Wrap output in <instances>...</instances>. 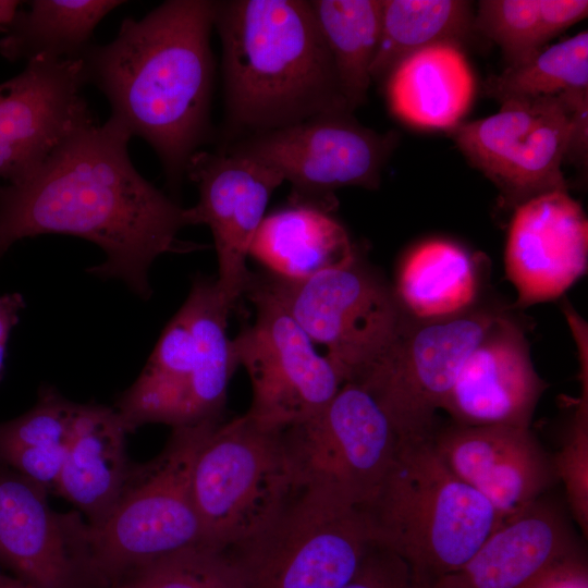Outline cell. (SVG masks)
Returning <instances> with one entry per match:
<instances>
[{"label":"cell","instance_id":"13","mask_svg":"<svg viewBox=\"0 0 588 588\" xmlns=\"http://www.w3.org/2000/svg\"><path fill=\"white\" fill-rule=\"evenodd\" d=\"M246 294L256 318L233 339L238 365L246 369L252 385L245 414L264 427L282 430L320 411L345 381L254 274Z\"/></svg>","mask_w":588,"mask_h":588},{"label":"cell","instance_id":"22","mask_svg":"<svg viewBox=\"0 0 588 588\" xmlns=\"http://www.w3.org/2000/svg\"><path fill=\"white\" fill-rule=\"evenodd\" d=\"M127 434L113 407L78 405L54 494L74 504L93 528L111 514L130 474Z\"/></svg>","mask_w":588,"mask_h":588},{"label":"cell","instance_id":"32","mask_svg":"<svg viewBox=\"0 0 588 588\" xmlns=\"http://www.w3.org/2000/svg\"><path fill=\"white\" fill-rule=\"evenodd\" d=\"M115 579L135 588H246L231 552L203 544L138 565Z\"/></svg>","mask_w":588,"mask_h":588},{"label":"cell","instance_id":"6","mask_svg":"<svg viewBox=\"0 0 588 588\" xmlns=\"http://www.w3.org/2000/svg\"><path fill=\"white\" fill-rule=\"evenodd\" d=\"M221 420L172 428L156 457L132 464L111 514L101 526L87 527L86 577L90 586L201 544L192 476L204 441Z\"/></svg>","mask_w":588,"mask_h":588},{"label":"cell","instance_id":"16","mask_svg":"<svg viewBox=\"0 0 588 588\" xmlns=\"http://www.w3.org/2000/svg\"><path fill=\"white\" fill-rule=\"evenodd\" d=\"M186 175L198 186L199 199L186 208L188 225L209 226L218 257L216 285L233 308L253 279L247 257L275 188L283 182L275 170L229 154L197 151Z\"/></svg>","mask_w":588,"mask_h":588},{"label":"cell","instance_id":"20","mask_svg":"<svg viewBox=\"0 0 588 588\" xmlns=\"http://www.w3.org/2000/svg\"><path fill=\"white\" fill-rule=\"evenodd\" d=\"M546 388L523 327L502 313L465 360L442 409L457 425L530 428Z\"/></svg>","mask_w":588,"mask_h":588},{"label":"cell","instance_id":"2","mask_svg":"<svg viewBox=\"0 0 588 588\" xmlns=\"http://www.w3.org/2000/svg\"><path fill=\"white\" fill-rule=\"evenodd\" d=\"M213 17L215 1H166L81 56L86 84L107 97L111 118L154 148L173 189L210 130Z\"/></svg>","mask_w":588,"mask_h":588},{"label":"cell","instance_id":"3","mask_svg":"<svg viewBox=\"0 0 588 588\" xmlns=\"http://www.w3.org/2000/svg\"><path fill=\"white\" fill-rule=\"evenodd\" d=\"M230 124L248 135L352 113L309 1H215Z\"/></svg>","mask_w":588,"mask_h":588},{"label":"cell","instance_id":"30","mask_svg":"<svg viewBox=\"0 0 588 588\" xmlns=\"http://www.w3.org/2000/svg\"><path fill=\"white\" fill-rule=\"evenodd\" d=\"M587 14L586 0H482L474 26L501 48L511 65L531 57Z\"/></svg>","mask_w":588,"mask_h":588},{"label":"cell","instance_id":"17","mask_svg":"<svg viewBox=\"0 0 588 588\" xmlns=\"http://www.w3.org/2000/svg\"><path fill=\"white\" fill-rule=\"evenodd\" d=\"M48 494L0 464V567L30 588H87V522L75 511H53Z\"/></svg>","mask_w":588,"mask_h":588},{"label":"cell","instance_id":"31","mask_svg":"<svg viewBox=\"0 0 588 588\" xmlns=\"http://www.w3.org/2000/svg\"><path fill=\"white\" fill-rule=\"evenodd\" d=\"M488 96L514 99L588 93V33L580 32L506 68L485 83Z\"/></svg>","mask_w":588,"mask_h":588},{"label":"cell","instance_id":"37","mask_svg":"<svg viewBox=\"0 0 588 588\" xmlns=\"http://www.w3.org/2000/svg\"><path fill=\"white\" fill-rule=\"evenodd\" d=\"M19 1L0 0V28L5 29L19 11Z\"/></svg>","mask_w":588,"mask_h":588},{"label":"cell","instance_id":"9","mask_svg":"<svg viewBox=\"0 0 588 588\" xmlns=\"http://www.w3.org/2000/svg\"><path fill=\"white\" fill-rule=\"evenodd\" d=\"M256 279L286 308L345 382H362L385 358L408 316L394 289L356 256L311 277ZM344 382V383H345Z\"/></svg>","mask_w":588,"mask_h":588},{"label":"cell","instance_id":"18","mask_svg":"<svg viewBox=\"0 0 588 588\" xmlns=\"http://www.w3.org/2000/svg\"><path fill=\"white\" fill-rule=\"evenodd\" d=\"M432 441L449 469L480 493L502 523L542 498L558 478L554 461L530 428L454 424L437 430Z\"/></svg>","mask_w":588,"mask_h":588},{"label":"cell","instance_id":"38","mask_svg":"<svg viewBox=\"0 0 588 588\" xmlns=\"http://www.w3.org/2000/svg\"><path fill=\"white\" fill-rule=\"evenodd\" d=\"M0 588H30V587L14 576H9V575L3 574L0 567Z\"/></svg>","mask_w":588,"mask_h":588},{"label":"cell","instance_id":"33","mask_svg":"<svg viewBox=\"0 0 588 588\" xmlns=\"http://www.w3.org/2000/svg\"><path fill=\"white\" fill-rule=\"evenodd\" d=\"M571 438L561 457L554 461L556 475L567 489L568 500L577 522L587 529V387L583 390Z\"/></svg>","mask_w":588,"mask_h":588},{"label":"cell","instance_id":"29","mask_svg":"<svg viewBox=\"0 0 588 588\" xmlns=\"http://www.w3.org/2000/svg\"><path fill=\"white\" fill-rule=\"evenodd\" d=\"M331 54L342 96L353 112L366 100L380 37L382 0L309 1Z\"/></svg>","mask_w":588,"mask_h":588},{"label":"cell","instance_id":"26","mask_svg":"<svg viewBox=\"0 0 588 588\" xmlns=\"http://www.w3.org/2000/svg\"><path fill=\"white\" fill-rule=\"evenodd\" d=\"M78 405L41 387L29 411L0 422V464L56 493Z\"/></svg>","mask_w":588,"mask_h":588},{"label":"cell","instance_id":"1","mask_svg":"<svg viewBox=\"0 0 588 588\" xmlns=\"http://www.w3.org/2000/svg\"><path fill=\"white\" fill-rule=\"evenodd\" d=\"M131 133L113 118L86 126L25 179L0 185V259L16 241L71 234L98 245L105 260L86 271L118 279L143 299L149 269L167 253L199 249L179 240L186 208L144 179L127 151Z\"/></svg>","mask_w":588,"mask_h":588},{"label":"cell","instance_id":"27","mask_svg":"<svg viewBox=\"0 0 588 588\" xmlns=\"http://www.w3.org/2000/svg\"><path fill=\"white\" fill-rule=\"evenodd\" d=\"M120 0H34L17 11L0 39V53L10 61L38 56L77 59L91 45L97 24Z\"/></svg>","mask_w":588,"mask_h":588},{"label":"cell","instance_id":"11","mask_svg":"<svg viewBox=\"0 0 588 588\" xmlns=\"http://www.w3.org/2000/svg\"><path fill=\"white\" fill-rule=\"evenodd\" d=\"M296 488L364 509L379 491L401 437L365 387L342 384L314 415L282 430Z\"/></svg>","mask_w":588,"mask_h":588},{"label":"cell","instance_id":"8","mask_svg":"<svg viewBox=\"0 0 588 588\" xmlns=\"http://www.w3.org/2000/svg\"><path fill=\"white\" fill-rule=\"evenodd\" d=\"M282 430L264 427L244 414L221 420L209 432L192 476L203 546L221 550L241 546L294 492Z\"/></svg>","mask_w":588,"mask_h":588},{"label":"cell","instance_id":"35","mask_svg":"<svg viewBox=\"0 0 588 588\" xmlns=\"http://www.w3.org/2000/svg\"><path fill=\"white\" fill-rule=\"evenodd\" d=\"M25 308V299L20 293L0 295V379L2 377L7 342L12 329L19 322V314Z\"/></svg>","mask_w":588,"mask_h":588},{"label":"cell","instance_id":"12","mask_svg":"<svg viewBox=\"0 0 588 588\" xmlns=\"http://www.w3.org/2000/svg\"><path fill=\"white\" fill-rule=\"evenodd\" d=\"M395 144L393 132L380 134L343 112L248 135L226 152L279 172L291 184L293 206L330 213L338 204L336 189L378 188Z\"/></svg>","mask_w":588,"mask_h":588},{"label":"cell","instance_id":"5","mask_svg":"<svg viewBox=\"0 0 588 588\" xmlns=\"http://www.w3.org/2000/svg\"><path fill=\"white\" fill-rule=\"evenodd\" d=\"M231 309L216 280L195 278L143 371L113 406L128 433L146 424L177 428L223 419L238 366L226 331Z\"/></svg>","mask_w":588,"mask_h":588},{"label":"cell","instance_id":"23","mask_svg":"<svg viewBox=\"0 0 588 588\" xmlns=\"http://www.w3.org/2000/svg\"><path fill=\"white\" fill-rule=\"evenodd\" d=\"M474 95L471 68L455 44H436L415 51L387 77L391 111L419 128H454L468 112Z\"/></svg>","mask_w":588,"mask_h":588},{"label":"cell","instance_id":"28","mask_svg":"<svg viewBox=\"0 0 588 588\" xmlns=\"http://www.w3.org/2000/svg\"><path fill=\"white\" fill-rule=\"evenodd\" d=\"M474 26L470 3L461 0H382L380 37L370 68L383 79L407 56L449 42L461 46Z\"/></svg>","mask_w":588,"mask_h":588},{"label":"cell","instance_id":"39","mask_svg":"<svg viewBox=\"0 0 588 588\" xmlns=\"http://www.w3.org/2000/svg\"><path fill=\"white\" fill-rule=\"evenodd\" d=\"M93 588H135V587L123 579H115V580H111V581L95 586Z\"/></svg>","mask_w":588,"mask_h":588},{"label":"cell","instance_id":"19","mask_svg":"<svg viewBox=\"0 0 588 588\" xmlns=\"http://www.w3.org/2000/svg\"><path fill=\"white\" fill-rule=\"evenodd\" d=\"M588 220L567 189L530 198L514 208L504 267L516 293V306L558 298L587 269Z\"/></svg>","mask_w":588,"mask_h":588},{"label":"cell","instance_id":"10","mask_svg":"<svg viewBox=\"0 0 588 588\" xmlns=\"http://www.w3.org/2000/svg\"><path fill=\"white\" fill-rule=\"evenodd\" d=\"M371 546L362 509L296 488L259 532L229 551L246 588H343Z\"/></svg>","mask_w":588,"mask_h":588},{"label":"cell","instance_id":"36","mask_svg":"<svg viewBox=\"0 0 588 588\" xmlns=\"http://www.w3.org/2000/svg\"><path fill=\"white\" fill-rule=\"evenodd\" d=\"M531 588H587L584 565L574 559L559 566Z\"/></svg>","mask_w":588,"mask_h":588},{"label":"cell","instance_id":"21","mask_svg":"<svg viewBox=\"0 0 588 588\" xmlns=\"http://www.w3.org/2000/svg\"><path fill=\"white\" fill-rule=\"evenodd\" d=\"M576 556L564 514L540 498L503 522L462 567L430 588H531Z\"/></svg>","mask_w":588,"mask_h":588},{"label":"cell","instance_id":"14","mask_svg":"<svg viewBox=\"0 0 588 588\" xmlns=\"http://www.w3.org/2000/svg\"><path fill=\"white\" fill-rule=\"evenodd\" d=\"M502 314L474 307L461 315L420 321L408 318L381 364L359 384L377 399L403 439H430L457 376Z\"/></svg>","mask_w":588,"mask_h":588},{"label":"cell","instance_id":"24","mask_svg":"<svg viewBox=\"0 0 588 588\" xmlns=\"http://www.w3.org/2000/svg\"><path fill=\"white\" fill-rule=\"evenodd\" d=\"M249 256L270 273L301 280L350 262L357 253L344 226L330 213L292 205L265 217Z\"/></svg>","mask_w":588,"mask_h":588},{"label":"cell","instance_id":"25","mask_svg":"<svg viewBox=\"0 0 588 588\" xmlns=\"http://www.w3.org/2000/svg\"><path fill=\"white\" fill-rule=\"evenodd\" d=\"M393 289L409 318L438 320L475 307L479 275L464 247L432 238L417 244L404 256Z\"/></svg>","mask_w":588,"mask_h":588},{"label":"cell","instance_id":"4","mask_svg":"<svg viewBox=\"0 0 588 588\" xmlns=\"http://www.w3.org/2000/svg\"><path fill=\"white\" fill-rule=\"evenodd\" d=\"M432 438H401L379 491L362 509L372 543L407 565L416 588L462 567L502 524L491 504L449 469Z\"/></svg>","mask_w":588,"mask_h":588},{"label":"cell","instance_id":"15","mask_svg":"<svg viewBox=\"0 0 588 588\" xmlns=\"http://www.w3.org/2000/svg\"><path fill=\"white\" fill-rule=\"evenodd\" d=\"M83 61L38 56L0 84V177L19 182L95 122L83 96Z\"/></svg>","mask_w":588,"mask_h":588},{"label":"cell","instance_id":"7","mask_svg":"<svg viewBox=\"0 0 588 588\" xmlns=\"http://www.w3.org/2000/svg\"><path fill=\"white\" fill-rule=\"evenodd\" d=\"M469 162L500 191L507 207L567 189L566 159L586 162L588 93L501 103L483 119L448 131Z\"/></svg>","mask_w":588,"mask_h":588},{"label":"cell","instance_id":"34","mask_svg":"<svg viewBox=\"0 0 588 588\" xmlns=\"http://www.w3.org/2000/svg\"><path fill=\"white\" fill-rule=\"evenodd\" d=\"M343 588H416L407 565L375 543L358 571Z\"/></svg>","mask_w":588,"mask_h":588}]
</instances>
